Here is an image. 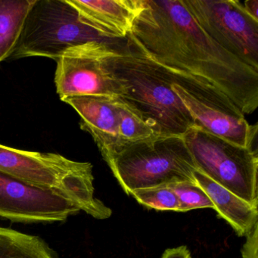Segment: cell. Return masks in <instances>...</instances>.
<instances>
[{"mask_svg":"<svg viewBox=\"0 0 258 258\" xmlns=\"http://www.w3.org/2000/svg\"><path fill=\"white\" fill-rule=\"evenodd\" d=\"M154 62L189 74L224 93L245 114L258 107V71L211 40L182 0H145L125 39Z\"/></svg>","mask_w":258,"mask_h":258,"instance_id":"1","label":"cell"},{"mask_svg":"<svg viewBox=\"0 0 258 258\" xmlns=\"http://www.w3.org/2000/svg\"><path fill=\"white\" fill-rule=\"evenodd\" d=\"M105 67L123 90L119 96L152 130L154 135L182 137L195 122L172 87L167 69L129 42L104 58Z\"/></svg>","mask_w":258,"mask_h":258,"instance_id":"2","label":"cell"},{"mask_svg":"<svg viewBox=\"0 0 258 258\" xmlns=\"http://www.w3.org/2000/svg\"><path fill=\"white\" fill-rule=\"evenodd\" d=\"M0 171L39 188L61 195L98 220L109 218L111 208L95 197L93 165L55 153L28 152L0 145Z\"/></svg>","mask_w":258,"mask_h":258,"instance_id":"3","label":"cell"},{"mask_svg":"<svg viewBox=\"0 0 258 258\" xmlns=\"http://www.w3.org/2000/svg\"><path fill=\"white\" fill-rule=\"evenodd\" d=\"M104 160L128 196L137 189L196 182L198 169L182 137L153 135L126 143Z\"/></svg>","mask_w":258,"mask_h":258,"instance_id":"4","label":"cell"},{"mask_svg":"<svg viewBox=\"0 0 258 258\" xmlns=\"http://www.w3.org/2000/svg\"><path fill=\"white\" fill-rule=\"evenodd\" d=\"M86 25L69 0H35L11 58L58 59L72 49L94 43H114Z\"/></svg>","mask_w":258,"mask_h":258,"instance_id":"5","label":"cell"},{"mask_svg":"<svg viewBox=\"0 0 258 258\" xmlns=\"http://www.w3.org/2000/svg\"><path fill=\"white\" fill-rule=\"evenodd\" d=\"M196 167L235 196L258 206L257 150L193 126L183 136Z\"/></svg>","mask_w":258,"mask_h":258,"instance_id":"6","label":"cell"},{"mask_svg":"<svg viewBox=\"0 0 258 258\" xmlns=\"http://www.w3.org/2000/svg\"><path fill=\"white\" fill-rule=\"evenodd\" d=\"M163 67L170 74L174 83L172 89L192 117L195 126L234 144L253 148L257 124H250L224 93L189 74Z\"/></svg>","mask_w":258,"mask_h":258,"instance_id":"7","label":"cell"},{"mask_svg":"<svg viewBox=\"0 0 258 258\" xmlns=\"http://www.w3.org/2000/svg\"><path fill=\"white\" fill-rule=\"evenodd\" d=\"M202 31L234 56L258 71V21L237 0H182Z\"/></svg>","mask_w":258,"mask_h":258,"instance_id":"8","label":"cell"},{"mask_svg":"<svg viewBox=\"0 0 258 258\" xmlns=\"http://www.w3.org/2000/svg\"><path fill=\"white\" fill-rule=\"evenodd\" d=\"M123 43H94L69 51L57 59L55 84L62 101L81 96H120L123 90L105 67L104 58Z\"/></svg>","mask_w":258,"mask_h":258,"instance_id":"9","label":"cell"},{"mask_svg":"<svg viewBox=\"0 0 258 258\" xmlns=\"http://www.w3.org/2000/svg\"><path fill=\"white\" fill-rule=\"evenodd\" d=\"M80 211L61 195L0 171V217L19 223H53Z\"/></svg>","mask_w":258,"mask_h":258,"instance_id":"10","label":"cell"},{"mask_svg":"<svg viewBox=\"0 0 258 258\" xmlns=\"http://www.w3.org/2000/svg\"><path fill=\"white\" fill-rule=\"evenodd\" d=\"M62 101L81 116V129L92 136L103 159L123 146L118 96H74Z\"/></svg>","mask_w":258,"mask_h":258,"instance_id":"11","label":"cell"},{"mask_svg":"<svg viewBox=\"0 0 258 258\" xmlns=\"http://www.w3.org/2000/svg\"><path fill=\"white\" fill-rule=\"evenodd\" d=\"M86 25L109 40L126 39L145 8V0H69Z\"/></svg>","mask_w":258,"mask_h":258,"instance_id":"12","label":"cell"},{"mask_svg":"<svg viewBox=\"0 0 258 258\" xmlns=\"http://www.w3.org/2000/svg\"><path fill=\"white\" fill-rule=\"evenodd\" d=\"M193 176L212 202L219 217L226 220L238 236H246L258 223L257 206L240 199L199 170Z\"/></svg>","mask_w":258,"mask_h":258,"instance_id":"13","label":"cell"},{"mask_svg":"<svg viewBox=\"0 0 258 258\" xmlns=\"http://www.w3.org/2000/svg\"><path fill=\"white\" fill-rule=\"evenodd\" d=\"M35 0H0V62L11 56Z\"/></svg>","mask_w":258,"mask_h":258,"instance_id":"14","label":"cell"},{"mask_svg":"<svg viewBox=\"0 0 258 258\" xmlns=\"http://www.w3.org/2000/svg\"><path fill=\"white\" fill-rule=\"evenodd\" d=\"M0 258H57L49 244L36 235L0 226Z\"/></svg>","mask_w":258,"mask_h":258,"instance_id":"15","label":"cell"},{"mask_svg":"<svg viewBox=\"0 0 258 258\" xmlns=\"http://www.w3.org/2000/svg\"><path fill=\"white\" fill-rule=\"evenodd\" d=\"M139 204L148 209L179 212L177 198L168 185L137 189L131 192Z\"/></svg>","mask_w":258,"mask_h":258,"instance_id":"16","label":"cell"},{"mask_svg":"<svg viewBox=\"0 0 258 258\" xmlns=\"http://www.w3.org/2000/svg\"><path fill=\"white\" fill-rule=\"evenodd\" d=\"M118 106L120 116V137L123 146L154 135L152 130L143 122L141 117L119 96Z\"/></svg>","mask_w":258,"mask_h":258,"instance_id":"17","label":"cell"},{"mask_svg":"<svg viewBox=\"0 0 258 258\" xmlns=\"http://www.w3.org/2000/svg\"><path fill=\"white\" fill-rule=\"evenodd\" d=\"M168 187L177 198L179 212L202 208L214 209V205L206 193L196 182H176L170 184Z\"/></svg>","mask_w":258,"mask_h":258,"instance_id":"18","label":"cell"},{"mask_svg":"<svg viewBox=\"0 0 258 258\" xmlns=\"http://www.w3.org/2000/svg\"><path fill=\"white\" fill-rule=\"evenodd\" d=\"M245 243L241 249L242 258H258V223L246 235Z\"/></svg>","mask_w":258,"mask_h":258,"instance_id":"19","label":"cell"},{"mask_svg":"<svg viewBox=\"0 0 258 258\" xmlns=\"http://www.w3.org/2000/svg\"><path fill=\"white\" fill-rule=\"evenodd\" d=\"M161 258H191V252L185 245L165 250Z\"/></svg>","mask_w":258,"mask_h":258,"instance_id":"20","label":"cell"},{"mask_svg":"<svg viewBox=\"0 0 258 258\" xmlns=\"http://www.w3.org/2000/svg\"><path fill=\"white\" fill-rule=\"evenodd\" d=\"M244 12L254 20L258 21V0H247L241 3Z\"/></svg>","mask_w":258,"mask_h":258,"instance_id":"21","label":"cell"}]
</instances>
